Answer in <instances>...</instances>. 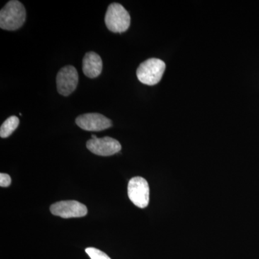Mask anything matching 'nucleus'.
<instances>
[{
    "label": "nucleus",
    "instance_id": "9b49d317",
    "mask_svg": "<svg viewBox=\"0 0 259 259\" xmlns=\"http://www.w3.org/2000/svg\"><path fill=\"white\" fill-rule=\"evenodd\" d=\"M85 251L91 259H111L106 253L97 248L90 247V248H86Z\"/></svg>",
    "mask_w": 259,
    "mask_h": 259
},
{
    "label": "nucleus",
    "instance_id": "20e7f679",
    "mask_svg": "<svg viewBox=\"0 0 259 259\" xmlns=\"http://www.w3.org/2000/svg\"><path fill=\"white\" fill-rule=\"evenodd\" d=\"M149 186L147 181L141 177H135L129 181L127 194L131 202L140 207L145 208L149 203Z\"/></svg>",
    "mask_w": 259,
    "mask_h": 259
},
{
    "label": "nucleus",
    "instance_id": "9d476101",
    "mask_svg": "<svg viewBox=\"0 0 259 259\" xmlns=\"http://www.w3.org/2000/svg\"><path fill=\"white\" fill-rule=\"evenodd\" d=\"M19 124H20V120L16 116H11V117H8L1 125V128H0L1 138L5 139V138L11 136L18 127Z\"/></svg>",
    "mask_w": 259,
    "mask_h": 259
},
{
    "label": "nucleus",
    "instance_id": "39448f33",
    "mask_svg": "<svg viewBox=\"0 0 259 259\" xmlns=\"http://www.w3.org/2000/svg\"><path fill=\"white\" fill-rule=\"evenodd\" d=\"M79 75L76 68L66 66L59 70L56 76L57 90L63 96H69L77 88Z\"/></svg>",
    "mask_w": 259,
    "mask_h": 259
},
{
    "label": "nucleus",
    "instance_id": "1a4fd4ad",
    "mask_svg": "<svg viewBox=\"0 0 259 259\" xmlns=\"http://www.w3.org/2000/svg\"><path fill=\"white\" fill-rule=\"evenodd\" d=\"M82 70L85 76L94 79L100 76L102 71L101 57L95 52H88L83 59Z\"/></svg>",
    "mask_w": 259,
    "mask_h": 259
},
{
    "label": "nucleus",
    "instance_id": "f8f14e48",
    "mask_svg": "<svg viewBox=\"0 0 259 259\" xmlns=\"http://www.w3.org/2000/svg\"><path fill=\"white\" fill-rule=\"evenodd\" d=\"M11 185V178L7 174L1 173L0 175V187H8Z\"/></svg>",
    "mask_w": 259,
    "mask_h": 259
},
{
    "label": "nucleus",
    "instance_id": "0eeeda50",
    "mask_svg": "<svg viewBox=\"0 0 259 259\" xmlns=\"http://www.w3.org/2000/svg\"><path fill=\"white\" fill-rule=\"evenodd\" d=\"M89 151L101 156H110L120 152L122 146L117 140L110 137L90 139L87 143Z\"/></svg>",
    "mask_w": 259,
    "mask_h": 259
},
{
    "label": "nucleus",
    "instance_id": "f03ea898",
    "mask_svg": "<svg viewBox=\"0 0 259 259\" xmlns=\"http://www.w3.org/2000/svg\"><path fill=\"white\" fill-rule=\"evenodd\" d=\"M105 22L109 30L115 33H122L129 28L131 16L122 5L112 3L107 8Z\"/></svg>",
    "mask_w": 259,
    "mask_h": 259
},
{
    "label": "nucleus",
    "instance_id": "7ed1b4c3",
    "mask_svg": "<svg viewBox=\"0 0 259 259\" xmlns=\"http://www.w3.org/2000/svg\"><path fill=\"white\" fill-rule=\"evenodd\" d=\"M166 69V64L161 59H149L140 64L136 74L138 79L144 84H157L161 81Z\"/></svg>",
    "mask_w": 259,
    "mask_h": 259
},
{
    "label": "nucleus",
    "instance_id": "423d86ee",
    "mask_svg": "<svg viewBox=\"0 0 259 259\" xmlns=\"http://www.w3.org/2000/svg\"><path fill=\"white\" fill-rule=\"evenodd\" d=\"M50 210L54 215L62 218L84 217L88 210L86 206L77 201H61L51 206Z\"/></svg>",
    "mask_w": 259,
    "mask_h": 259
},
{
    "label": "nucleus",
    "instance_id": "6e6552de",
    "mask_svg": "<svg viewBox=\"0 0 259 259\" xmlns=\"http://www.w3.org/2000/svg\"><path fill=\"white\" fill-rule=\"evenodd\" d=\"M76 125L87 131H101L110 128L112 121L100 113H87L76 119Z\"/></svg>",
    "mask_w": 259,
    "mask_h": 259
},
{
    "label": "nucleus",
    "instance_id": "f257e3e1",
    "mask_svg": "<svg viewBox=\"0 0 259 259\" xmlns=\"http://www.w3.org/2000/svg\"><path fill=\"white\" fill-rule=\"evenodd\" d=\"M26 20V10L20 2L12 0L0 11V28L3 30H16L21 28Z\"/></svg>",
    "mask_w": 259,
    "mask_h": 259
},
{
    "label": "nucleus",
    "instance_id": "ddd939ff",
    "mask_svg": "<svg viewBox=\"0 0 259 259\" xmlns=\"http://www.w3.org/2000/svg\"><path fill=\"white\" fill-rule=\"evenodd\" d=\"M98 139V138H97L96 136H95V135H93V136H92V139Z\"/></svg>",
    "mask_w": 259,
    "mask_h": 259
}]
</instances>
